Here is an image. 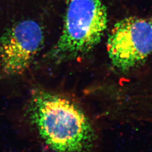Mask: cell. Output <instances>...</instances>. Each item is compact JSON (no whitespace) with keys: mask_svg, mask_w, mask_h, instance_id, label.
<instances>
[{"mask_svg":"<svg viewBox=\"0 0 152 152\" xmlns=\"http://www.w3.org/2000/svg\"><path fill=\"white\" fill-rule=\"evenodd\" d=\"M114 68L127 72L142 64L152 53V22L130 16L117 22L107 41Z\"/></svg>","mask_w":152,"mask_h":152,"instance_id":"obj_3","label":"cell"},{"mask_svg":"<svg viewBox=\"0 0 152 152\" xmlns=\"http://www.w3.org/2000/svg\"><path fill=\"white\" fill-rule=\"evenodd\" d=\"M107 24V8L100 0H69L62 32L49 58L59 62L87 54L100 42Z\"/></svg>","mask_w":152,"mask_h":152,"instance_id":"obj_2","label":"cell"},{"mask_svg":"<svg viewBox=\"0 0 152 152\" xmlns=\"http://www.w3.org/2000/svg\"><path fill=\"white\" fill-rule=\"evenodd\" d=\"M44 42V33L37 22L26 20L7 30L0 38V71L6 76L27 69Z\"/></svg>","mask_w":152,"mask_h":152,"instance_id":"obj_4","label":"cell"},{"mask_svg":"<svg viewBox=\"0 0 152 152\" xmlns=\"http://www.w3.org/2000/svg\"><path fill=\"white\" fill-rule=\"evenodd\" d=\"M28 114L46 145L54 152H94L96 132L81 106L64 95L33 91Z\"/></svg>","mask_w":152,"mask_h":152,"instance_id":"obj_1","label":"cell"}]
</instances>
